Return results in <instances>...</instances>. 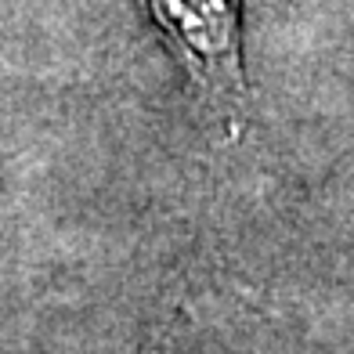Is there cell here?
<instances>
[{"label":"cell","mask_w":354,"mask_h":354,"mask_svg":"<svg viewBox=\"0 0 354 354\" xmlns=\"http://www.w3.org/2000/svg\"><path fill=\"white\" fill-rule=\"evenodd\" d=\"M188 80L221 120L243 123L246 76L239 44V0H145Z\"/></svg>","instance_id":"6da1fadb"}]
</instances>
